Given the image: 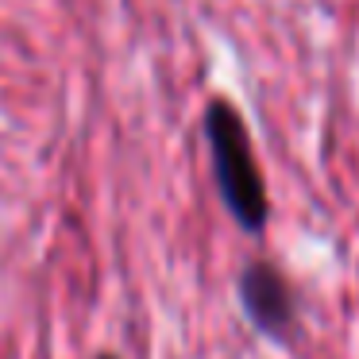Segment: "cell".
Here are the masks:
<instances>
[{
	"instance_id": "3",
	"label": "cell",
	"mask_w": 359,
	"mask_h": 359,
	"mask_svg": "<svg viewBox=\"0 0 359 359\" xmlns=\"http://www.w3.org/2000/svg\"><path fill=\"white\" fill-rule=\"evenodd\" d=\"M101 359H112V355H101Z\"/></svg>"
},
{
	"instance_id": "1",
	"label": "cell",
	"mask_w": 359,
	"mask_h": 359,
	"mask_svg": "<svg viewBox=\"0 0 359 359\" xmlns=\"http://www.w3.org/2000/svg\"><path fill=\"white\" fill-rule=\"evenodd\" d=\"M205 143L212 155V174H217V189L224 197V209L243 232H263L266 228V186L259 174L255 151H251V135L243 128V116L228 101H209L205 109Z\"/></svg>"
},
{
	"instance_id": "2",
	"label": "cell",
	"mask_w": 359,
	"mask_h": 359,
	"mask_svg": "<svg viewBox=\"0 0 359 359\" xmlns=\"http://www.w3.org/2000/svg\"><path fill=\"white\" fill-rule=\"evenodd\" d=\"M236 294H240L243 313L259 332L271 336V340H290L297 309H294V290L282 278L278 266L263 263V259L248 263L236 278Z\"/></svg>"
}]
</instances>
